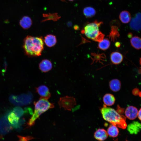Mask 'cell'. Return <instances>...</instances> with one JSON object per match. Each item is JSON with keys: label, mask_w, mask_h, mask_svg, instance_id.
<instances>
[{"label": "cell", "mask_w": 141, "mask_h": 141, "mask_svg": "<svg viewBox=\"0 0 141 141\" xmlns=\"http://www.w3.org/2000/svg\"><path fill=\"white\" fill-rule=\"evenodd\" d=\"M137 116L139 120L141 121V108L138 111Z\"/></svg>", "instance_id": "obj_24"}, {"label": "cell", "mask_w": 141, "mask_h": 141, "mask_svg": "<svg viewBox=\"0 0 141 141\" xmlns=\"http://www.w3.org/2000/svg\"><path fill=\"white\" fill-rule=\"evenodd\" d=\"M74 28L75 30H78L79 29V27L78 25H75L74 26Z\"/></svg>", "instance_id": "obj_26"}, {"label": "cell", "mask_w": 141, "mask_h": 141, "mask_svg": "<svg viewBox=\"0 0 141 141\" xmlns=\"http://www.w3.org/2000/svg\"><path fill=\"white\" fill-rule=\"evenodd\" d=\"M43 40L46 45L49 47L54 46L57 42L56 37L51 34L46 35L45 37Z\"/></svg>", "instance_id": "obj_11"}, {"label": "cell", "mask_w": 141, "mask_h": 141, "mask_svg": "<svg viewBox=\"0 0 141 141\" xmlns=\"http://www.w3.org/2000/svg\"><path fill=\"white\" fill-rule=\"evenodd\" d=\"M107 132L110 137L114 138L118 136L119 131L117 126L111 124L108 128Z\"/></svg>", "instance_id": "obj_17"}, {"label": "cell", "mask_w": 141, "mask_h": 141, "mask_svg": "<svg viewBox=\"0 0 141 141\" xmlns=\"http://www.w3.org/2000/svg\"><path fill=\"white\" fill-rule=\"evenodd\" d=\"M43 16L46 18L42 20V22L51 20H52L54 21H56L61 18V16H59L57 13H56L53 14H43Z\"/></svg>", "instance_id": "obj_21"}, {"label": "cell", "mask_w": 141, "mask_h": 141, "mask_svg": "<svg viewBox=\"0 0 141 141\" xmlns=\"http://www.w3.org/2000/svg\"><path fill=\"white\" fill-rule=\"evenodd\" d=\"M39 67L42 72H46L50 70L52 68V62L48 59H44L40 63Z\"/></svg>", "instance_id": "obj_9"}, {"label": "cell", "mask_w": 141, "mask_h": 141, "mask_svg": "<svg viewBox=\"0 0 141 141\" xmlns=\"http://www.w3.org/2000/svg\"><path fill=\"white\" fill-rule=\"evenodd\" d=\"M127 130L131 134H137L141 130V124L137 121H134L128 124Z\"/></svg>", "instance_id": "obj_7"}, {"label": "cell", "mask_w": 141, "mask_h": 141, "mask_svg": "<svg viewBox=\"0 0 141 141\" xmlns=\"http://www.w3.org/2000/svg\"><path fill=\"white\" fill-rule=\"evenodd\" d=\"M114 141H118L117 139H116L115 140H114ZM126 141H128L126 140Z\"/></svg>", "instance_id": "obj_29"}, {"label": "cell", "mask_w": 141, "mask_h": 141, "mask_svg": "<svg viewBox=\"0 0 141 141\" xmlns=\"http://www.w3.org/2000/svg\"><path fill=\"white\" fill-rule=\"evenodd\" d=\"M7 118L10 123L14 125L18 123L19 119V117L13 111L9 113Z\"/></svg>", "instance_id": "obj_20"}, {"label": "cell", "mask_w": 141, "mask_h": 141, "mask_svg": "<svg viewBox=\"0 0 141 141\" xmlns=\"http://www.w3.org/2000/svg\"><path fill=\"white\" fill-rule=\"evenodd\" d=\"M130 43L134 48L137 49H141V38L140 37L137 36L132 37L130 39Z\"/></svg>", "instance_id": "obj_18"}, {"label": "cell", "mask_w": 141, "mask_h": 141, "mask_svg": "<svg viewBox=\"0 0 141 141\" xmlns=\"http://www.w3.org/2000/svg\"><path fill=\"white\" fill-rule=\"evenodd\" d=\"M139 63H140V69H141V57L140 58V59Z\"/></svg>", "instance_id": "obj_28"}, {"label": "cell", "mask_w": 141, "mask_h": 141, "mask_svg": "<svg viewBox=\"0 0 141 141\" xmlns=\"http://www.w3.org/2000/svg\"><path fill=\"white\" fill-rule=\"evenodd\" d=\"M120 81L118 79L111 80L109 83V86L111 90L114 92L119 91L121 87Z\"/></svg>", "instance_id": "obj_15"}, {"label": "cell", "mask_w": 141, "mask_h": 141, "mask_svg": "<svg viewBox=\"0 0 141 141\" xmlns=\"http://www.w3.org/2000/svg\"><path fill=\"white\" fill-rule=\"evenodd\" d=\"M108 135L107 131L103 128H99L94 133V137L97 140L100 141H103L108 137Z\"/></svg>", "instance_id": "obj_10"}, {"label": "cell", "mask_w": 141, "mask_h": 141, "mask_svg": "<svg viewBox=\"0 0 141 141\" xmlns=\"http://www.w3.org/2000/svg\"><path fill=\"white\" fill-rule=\"evenodd\" d=\"M110 42L107 38L103 39L99 42L98 44V48L102 50H105L109 47Z\"/></svg>", "instance_id": "obj_22"}, {"label": "cell", "mask_w": 141, "mask_h": 141, "mask_svg": "<svg viewBox=\"0 0 141 141\" xmlns=\"http://www.w3.org/2000/svg\"><path fill=\"white\" fill-rule=\"evenodd\" d=\"M101 112L104 119L111 124L122 129L127 127L126 117L114 109L104 105L101 109Z\"/></svg>", "instance_id": "obj_2"}, {"label": "cell", "mask_w": 141, "mask_h": 141, "mask_svg": "<svg viewBox=\"0 0 141 141\" xmlns=\"http://www.w3.org/2000/svg\"><path fill=\"white\" fill-rule=\"evenodd\" d=\"M138 111L135 107L130 106L126 108L125 112L126 117L131 120L135 119L137 116Z\"/></svg>", "instance_id": "obj_6"}, {"label": "cell", "mask_w": 141, "mask_h": 141, "mask_svg": "<svg viewBox=\"0 0 141 141\" xmlns=\"http://www.w3.org/2000/svg\"><path fill=\"white\" fill-rule=\"evenodd\" d=\"M62 0V1H64V0Z\"/></svg>", "instance_id": "obj_31"}, {"label": "cell", "mask_w": 141, "mask_h": 141, "mask_svg": "<svg viewBox=\"0 0 141 141\" xmlns=\"http://www.w3.org/2000/svg\"><path fill=\"white\" fill-rule=\"evenodd\" d=\"M13 111L19 117L23 115V113L22 109L18 107L14 108Z\"/></svg>", "instance_id": "obj_23"}, {"label": "cell", "mask_w": 141, "mask_h": 141, "mask_svg": "<svg viewBox=\"0 0 141 141\" xmlns=\"http://www.w3.org/2000/svg\"><path fill=\"white\" fill-rule=\"evenodd\" d=\"M44 43L42 37L27 36L24 40L23 48L26 54L29 57L41 55Z\"/></svg>", "instance_id": "obj_1"}, {"label": "cell", "mask_w": 141, "mask_h": 141, "mask_svg": "<svg viewBox=\"0 0 141 141\" xmlns=\"http://www.w3.org/2000/svg\"><path fill=\"white\" fill-rule=\"evenodd\" d=\"M119 18L121 22L124 24L129 23L131 19L130 13L126 10L122 11L120 13Z\"/></svg>", "instance_id": "obj_16"}, {"label": "cell", "mask_w": 141, "mask_h": 141, "mask_svg": "<svg viewBox=\"0 0 141 141\" xmlns=\"http://www.w3.org/2000/svg\"><path fill=\"white\" fill-rule=\"evenodd\" d=\"M36 91L41 96V98L48 99L51 96L48 88L45 85H41L36 88Z\"/></svg>", "instance_id": "obj_8"}, {"label": "cell", "mask_w": 141, "mask_h": 141, "mask_svg": "<svg viewBox=\"0 0 141 141\" xmlns=\"http://www.w3.org/2000/svg\"><path fill=\"white\" fill-rule=\"evenodd\" d=\"M32 23L31 19L28 16L23 17L20 21V25L25 29H27L30 28Z\"/></svg>", "instance_id": "obj_14"}, {"label": "cell", "mask_w": 141, "mask_h": 141, "mask_svg": "<svg viewBox=\"0 0 141 141\" xmlns=\"http://www.w3.org/2000/svg\"><path fill=\"white\" fill-rule=\"evenodd\" d=\"M68 0L70 1H74V0Z\"/></svg>", "instance_id": "obj_30"}, {"label": "cell", "mask_w": 141, "mask_h": 141, "mask_svg": "<svg viewBox=\"0 0 141 141\" xmlns=\"http://www.w3.org/2000/svg\"><path fill=\"white\" fill-rule=\"evenodd\" d=\"M115 99L114 96L110 93L106 94L103 97V101L106 106H111L113 105Z\"/></svg>", "instance_id": "obj_13"}, {"label": "cell", "mask_w": 141, "mask_h": 141, "mask_svg": "<svg viewBox=\"0 0 141 141\" xmlns=\"http://www.w3.org/2000/svg\"><path fill=\"white\" fill-rule=\"evenodd\" d=\"M83 13L86 17L87 18H91L95 15L96 12L95 9L93 8L88 7L84 9Z\"/></svg>", "instance_id": "obj_19"}, {"label": "cell", "mask_w": 141, "mask_h": 141, "mask_svg": "<svg viewBox=\"0 0 141 141\" xmlns=\"http://www.w3.org/2000/svg\"><path fill=\"white\" fill-rule=\"evenodd\" d=\"M120 45L121 44L119 42H116L115 43V46L117 47H119Z\"/></svg>", "instance_id": "obj_25"}, {"label": "cell", "mask_w": 141, "mask_h": 141, "mask_svg": "<svg viewBox=\"0 0 141 141\" xmlns=\"http://www.w3.org/2000/svg\"><path fill=\"white\" fill-rule=\"evenodd\" d=\"M130 25L132 30L138 31L141 29V14H138L134 17L131 19Z\"/></svg>", "instance_id": "obj_5"}, {"label": "cell", "mask_w": 141, "mask_h": 141, "mask_svg": "<svg viewBox=\"0 0 141 141\" xmlns=\"http://www.w3.org/2000/svg\"><path fill=\"white\" fill-rule=\"evenodd\" d=\"M132 34L131 33H129L128 34V37L129 38H130L132 37Z\"/></svg>", "instance_id": "obj_27"}, {"label": "cell", "mask_w": 141, "mask_h": 141, "mask_svg": "<svg viewBox=\"0 0 141 141\" xmlns=\"http://www.w3.org/2000/svg\"><path fill=\"white\" fill-rule=\"evenodd\" d=\"M123 58L122 54L118 52H113L110 55L111 61L115 64H118L120 63L122 61Z\"/></svg>", "instance_id": "obj_12"}, {"label": "cell", "mask_w": 141, "mask_h": 141, "mask_svg": "<svg viewBox=\"0 0 141 141\" xmlns=\"http://www.w3.org/2000/svg\"><path fill=\"white\" fill-rule=\"evenodd\" d=\"M34 113L27 123L28 127L33 125L36 120L42 113L54 107V105L49 102L48 99L41 97L39 100L34 102Z\"/></svg>", "instance_id": "obj_3"}, {"label": "cell", "mask_w": 141, "mask_h": 141, "mask_svg": "<svg viewBox=\"0 0 141 141\" xmlns=\"http://www.w3.org/2000/svg\"><path fill=\"white\" fill-rule=\"evenodd\" d=\"M102 23L103 22L97 20L89 23L85 26L81 32L85 34L88 38L99 42L103 39L104 36L99 29V27Z\"/></svg>", "instance_id": "obj_4"}]
</instances>
